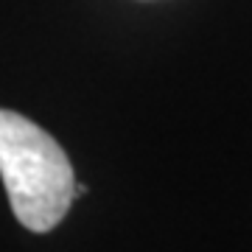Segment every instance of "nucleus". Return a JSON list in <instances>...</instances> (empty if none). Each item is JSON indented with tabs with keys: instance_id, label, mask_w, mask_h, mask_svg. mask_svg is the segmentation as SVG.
<instances>
[{
	"instance_id": "nucleus-1",
	"label": "nucleus",
	"mask_w": 252,
	"mask_h": 252,
	"mask_svg": "<svg viewBox=\"0 0 252 252\" xmlns=\"http://www.w3.org/2000/svg\"><path fill=\"white\" fill-rule=\"evenodd\" d=\"M0 177L14 216L34 233L54 230L76 199V177L64 149L11 109H0Z\"/></svg>"
}]
</instances>
